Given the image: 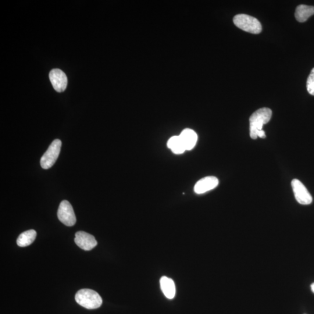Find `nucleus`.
Listing matches in <instances>:
<instances>
[{
  "label": "nucleus",
  "instance_id": "14",
  "mask_svg": "<svg viewBox=\"0 0 314 314\" xmlns=\"http://www.w3.org/2000/svg\"><path fill=\"white\" fill-rule=\"evenodd\" d=\"M168 148L171 150L174 154H181L186 151L180 136H174L169 139L167 142Z\"/></svg>",
  "mask_w": 314,
  "mask_h": 314
},
{
  "label": "nucleus",
  "instance_id": "13",
  "mask_svg": "<svg viewBox=\"0 0 314 314\" xmlns=\"http://www.w3.org/2000/svg\"><path fill=\"white\" fill-rule=\"evenodd\" d=\"M36 235V232L33 230L24 232L17 239L18 246L21 248L27 247L35 240Z\"/></svg>",
  "mask_w": 314,
  "mask_h": 314
},
{
  "label": "nucleus",
  "instance_id": "2",
  "mask_svg": "<svg viewBox=\"0 0 314 314\" xmlns=\"http://www.w3.org/2000/svg\"><path fill=\"white\" fill-rule=\"evenodd\" d=\"M76 300L78 304L88 310L100 308L102 303V300L98 292L88 288L78 290L76 295Z\"/></svg>",
  "mask_w": 314,
  "mask_h": 314
},
{
  "label": "nucleus",
  "instance_id": "10",
  "mask_svg": "<svg viewBox=\"0 0 314 314\" xmlns=\"http://www.w3.org/2000/svg\"><path fill=\"white\" fill-rule=\"evenodd\" d=\"M180 137L182 141L186 150H191L197 144L198 134L194 130L185 129L181 132Z\"/></svg>",
  "mask_w": 314,
  "mask_h": 314
},
{
  "label": "nucleus",
  "instance_id": "6",
  "mask_svg": "<svg viewBox=\"0 0 314 314\" xmlns=\"http://www.w3.org/2000/svg\"><path fill=\"white\" fill-rule=\"evenodd\" d=\"M292 186L296 200L302 205H308L312 202V198L308 189L300 181L294 180L292 181Z\"/></svg>",
  "mask_w": 314,
  "mask_h": 314
},
{
  "label": "nucleus",
  "instance_id": "11",
  "mask_svg": "<svg viewBox=\"0 0 314 314\" xmlns=\"http://www.w3.org/2000/svg\"><path fill=\"white\" fill-rule=\"evenodd\" d=\"M160 288L166 297L172 299L176 294V288L174 282L170 278L163 276L160 280Z\"/></svg>",
  "mask_w": 314,
  "mask_h": 314
},
{
  "label": "nucleus",
  "instance_id": "16",
  "mask_svg": "<svg viewBox=\"0 0 314 314\" xmlns=\"http://www.w3.org/2000/svg\"><path fill=\"white\" fill-rule=\"evenodd\" d=\"M311 288H312V292H314V283H313L312 285H311Z\"/></svg>",
  "mask_w": 314,
  "mask_h": 314
},
{
  "label": "nucleus",
  "instance_id": "12",
  "mask_svg": "<svg viewBox=\"0 0 314 314\" xmlns=\"http://www.w3.org/2000/svg\"><path fill=\"white\" fill-rule=\"evenodd\" d=\"M314 15V6L300 5L296 8V19L299 22H304L310 16Z\"/></svg>",
  "mask_w": 314,
  "mask_h": 314
},
{
  "label": "nucleus",
  "instance_id": "7",
  "mask_svg": "<svg viewBox=\"0 0 314 314\" xmlns=\"http://www.w3.org/2000/svg\"><path fill=\"white\" fill-rule=\"evenodd\" d=\"M74 242L78 248L85 251H90L98 245V242L94 236L84 231L76 233Z\"/></svg>",
  "mask_w": 314,
  "mask_h": 314
},
{
  "label": "nucleus",
  "instance_id": "3",
  "mask_svg": "<svg viewBox=\"0 0 314 314\" xmlns=\"http://www.w3.org/2000/svg\"><path fill=\"white\" fill-rule=\"evenodd\" d=\"M234 22L240 30L252 34H259L262 30V26L260 21L256 18L246 15V14H238L234 18Z\"/></svg>",
  "mask_w": 314,
  "mask_h": 314
},
{
  "label": "nucleus",
  "instance_id": "4",
  "mask_svg": "<svg viewBox=\"0 0 314 314\" xmlns=\"http://www.w3.org/2000/svg\"><path fill=\"white\" fill-rule=\"evenodd\" d=\"M62 146V142L59 139H56L52 142L48 150L42 157L40 165L42 168L48 170L54 166L58 158Z\"/></svg>",
  "mask_w": 314,
  "mask_h": 314
},
{
  "label": "nucleus",
  "instance_id": "5",
  "mask_svg": "<svg viewBox=\"0 0 314 314\" xmlns=\"http://www.w3.org/2000/svg\"><path fill=\"white\" fill-rule=\"evenodd\" d=\"M57 216L60 222L67 226H72L76 224V214L68 201L63 200L60 203Z\"/></svg>",
  "mask_w": 314,
  "mask_h": 314
},
{
  "label": "nucleus",
  "instance_id": "1",
  "mask_svg": "<svg viewBox=\"0 0 314 314\" xmlns=\"http://www.w3.org/2000/svg\"><path fill=\"white\" fill-rule=\"evenodd\" d=\"M272 110L270 108H262L252 114L250 118V135L251 138H266V133L262 130V127L269 122L272 117Z\"/></svg>",
  "mask_w": 314,
  "mask_h": 314
},
{
  "label": "nucleus",
  "instance_id": "15",
  "mask_svg": "<svg viewBox=\"0 0 314 314\" xmlns=\"http://www.w3.org/2000/svg\"><path fill=\"white\" fill-rule=\"evenodd\" d=\"M306 89L310 94L314 96V68L306 81Z\"/></svg>",
  "mask_w": 314,
  "mask_h": 314
},
{
  "label": "nucleus",
  "instance_id": "8",
  "mask_svg": "<svg viewBox=\"0 0 314 314\" xmlns=\"http://www.w3.org/2000/svg\"><path fill=\"white\" fill-rule=\"evenodd\" d=\"M52 87L57 92L66 90L68 85V78L66 74L60 70L54 69L49 74Z\"/></svg>",
  "mask_w": 314,
  "mask_h": 314
},
{
  "label": "nucleus",
  "instance_id": "9",
  "mask_svg": "<svg viewBox=\"0 0 314 314\" xmlns=\"http://www.w3.org/2000/svg\"><path fill=\"white\" fill-rule=\"evenodd\" d=\"M219 180L215 176H206L198 180L194 186L196 194H201L212 190L218 186Z\"/></svg>",
  "mask_w": 314,
  "mask_h": 314
}]
</instances>
